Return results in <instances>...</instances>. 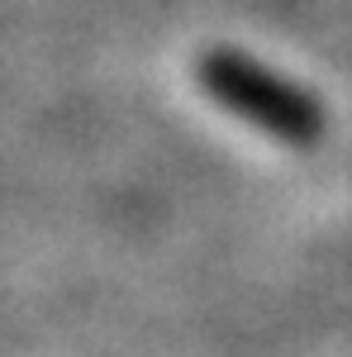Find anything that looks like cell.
<instances>
[{"label":"cell","mask_w":352,"mask_h":357,"mask_svg":"<svg viewBox=\"0 0 352 357\" xmlns=\"http://www.w3.org/2000/svg\"><path fill=\"white\" fill-rule=\"evenodd\" d=\"M200 86L210 91V100L243 114L247 124H257L271 138H286V143L319 138L324 110L300 86L281 82L276 72H267L262 62L234 53V48H215V53L200 57Z\"/></svg>","instance_id":"1"}]
</instances>
